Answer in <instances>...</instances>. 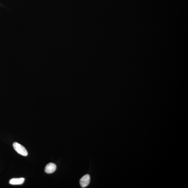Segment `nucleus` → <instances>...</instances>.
Returning <instances> with one entry per match:
<instances>
[{"label": "nucleus", "instance_id": "f257e3e1", "mask_svg": "<svg viewBox=\"0 0 188 188\" xmlns=\"http://www.w3.org/2000/svg\"><path fill=\"white\" fill-rule=\"evenodd\" d=\"M13 147L15 150L18 153L24 156L28 155V153L25 148L21 144L17 142H14L13 144Z\"/></svg>", "mask_w": 188, "mask_h": 188}, {"label": "nucleus", "instance_id": "f03ea898", "mask_svg": "<svg viewBox=\"0 0 188 188\" xmlns=\"http://www.w3.org/2000/svg\"><path fill=\"white\" fill-rule=\"evenodd\" d=\"M90 181V177L89 174L84 176L80 180V184L82 188H85L89 185Z\"/></svg>", "mask_w": 188, "mask_h": 188}, {"label": "nucleus", "instance_id": "7ed1b4c3", "mask_svg": "<svg viewBox=\"0 0 188 188\" xmlns=\"http://www.w3.org/2000/svg\"><path fill=\"white\" fill-rule=\"evenodd\" d=\"M56 166L55 164L54 163H50L45 168V172L49 174L53 173L56 170Z\"/></svg>", "mask_w": 188, "mask_h": 188}, {"label": "nucleus", "instance_id": "20e7f679", "mask_svg": "<svg viewBox=\"0 0 188 188\" xmlns=\"http://www.w3.org/2000/svg\"><path fill=\"white\" fill-rule=\"evenodd\" d=\"M24 178H13L10 181V184L13 185H21L24 183Z\"/></svg>", "mask_w": 188, "mask_h": 188}]
</instances>
